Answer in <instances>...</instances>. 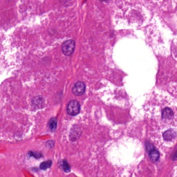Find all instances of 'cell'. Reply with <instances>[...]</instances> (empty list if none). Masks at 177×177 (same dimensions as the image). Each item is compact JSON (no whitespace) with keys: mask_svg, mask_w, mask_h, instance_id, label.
Returning a JSON list of instances; mask_svg holds the SVG:
<instances>
[{"mask_svg":"<svg viewBox=\"0 0 177 177\" xmlns=\"http://www.w3.org/2000/svg\"><path fill=\"white\" fill-rule=\"evenodd\" d=\"M100 1H102V2H104V1H106L107 0H100Z\"/></svg>","mask_w":177,"mask_h":177,"instance_id":"4fadbf2b","label":"cell"},{"mask_svg":"<svg viewBox=\"0 0 177 177\" xmlns=\"http://www.w3.org/2000/svg\"><path fill=\"white\" fill-rule=\"evenodd\" d=\"M173 111L168 108L164 109L162 112V118L165 120H169L173 118Z\"/></svg>","mask_w":177,"mask_h":177,"instance_id":"5b68a950","label":"cell"},{"mask_svg":"<svg viewBox=\"0 0 177 177\" xmlns=\"http://www.w3.org/2000/svg\"><path fill=\"white\" fill-rule=\"evenodd\" d=\"M29 155H30V156H34V157H35V158H37V159H38V158H39V157H41V154H40V153H34V152H30L29 153Z\"/></svg>","mask_w":177,"mask_h":177,"instance_id":"8fae6325","label":"cell"},{"mask_svg":"<svg viewBox=\"0 0 177 177\" xmlns=\"http://www.w3.org/2000/svg\"><path fill=\"white\" fill-rule=\"evenodd\" d=\"M80 106L79 102L76 100H71L67 107V112L69 115L75 116L80 112Z\"/></svg>","mask_w":177,"mask_h":177,"instance_id":"7a4b0ae2","label":"cell"},{"mask_svg":"<svg viewBox=\"0 0 177 177\" xmlns=\"http://www.w3.org/2000/svg\"><path fill=\"white\" fill-rule=\"evenodd\" d=\"M75 49V41L72 40H67L62 45V52L66 56H70L73 54Z\"/></svg>","mask_w":177,"mask_h":177,"instance_id":"6da1fadb","label":"cell"},{"mask_svg":"<svg viewBox=\"0 0 177 177\" xmlns=\"http://www.w3.org/2000/svg\"><path fill=\"white\" fill-rule=\"evenodd\" d=\"M49 126L50 129L52 132H55L56 130L57 126V120L55 118H52L50 119L49 122Z\"/></svg>","mask_w":177,"mask_h":177,"instance_id":"52a82bcc","label":"cell"},{"mask_svg":"<svg viewBox=\"0 0 177 177\" xmlns=\"http://www.w3.org/2000/svg\"><path fill=\"white\" fill-rule=\"evenodd\" d=\"M177 136L176 132L173 130H167L163 134V137L165 140L167 141H169L175 138Z\"/></svg>","mask_w":177,"mask_h":177,"instance_id":"277c9868","label":"cell"},{"mask_svg":"<svg viewBox=\"0 0 177 177\" xmlns=\"http://www.w3.org/2000/svg\"><path fill=\"white\" fill-rule=\"evenodd\" d=\"M149 154L150 155L151 159L154 162L157 161L159 159V156H160L159 151H157V150H155V149L152 150V151H151L149 153Z\"/></svg>","mask_w":177,"mask_h":177,"instance_id":"8992f818","label":"cell"},{"mask_svg":"<svg viewBox=\"0 0 177 177\" xmlns=\"http://www.w3.org/2000/svg\"><path fill=\"white\" fill-rule=\"evenodd\" d=\"M145 148H146V151L148 153H149L151 151H152V150L155 149L154 145H153L152 143L148 142L145 143Z\"/></svg>","mask_w":177,"mask_h":177,"instance_id":"9c48e42d","label":"cell"},{"mask_svg":"<svg viewBox=\"0 0 177 177\" xmlns=\"http://www.w3.org/2000/svg\"><path fill=\"white\" fill-rule=\"evenodd\" d=\"M86 90V86L84 83L82 82L76 83L73 86L72 91L74 94L76 96H81L84 93Z\"/></svg>","mask_w":177,"mask_h":177,"instance_id":"3957f363","label":"cell"},{"mask_svg":"<svg viewBox=\"0 0 177 177\" xmlns=\"http://www.w3.org/2000/svg\"><path fill=\"white\" fill-rule=\"evenodd\" d=\"M63 168L65 172L68 173L70 170V167L68 163L66 161H63Z\"/></svg>","mask_w":177,"mask_h":177,"instance_id":"30bf717a","label":"cell"},{"mask_svg":"<svg viewBox=\"0 0 177 177\" xmlns=\"http://www.w3.org/2000/svg\"><path fill=\"white\" fill-rule=\"evenodd\" d=\"M52 165V161L49 160L47 161H44L41 163L40 165V168L42 170H46L48 168H50Z\"/></svg>","mask_w":177,"mask_h":177,"instance_id":"ba28073f","label":"cell"},{"mask_svg":"<svg viewBox=\"0 0 177 177\" xmlns=\"http://www.w3.org/2000/svg\"><path fill=\"white\" fill-rule=\"evenodd\" d=\"M54 146V141H49L47 143V147L49 148H51Z\"/></svg>","mask_w":177,"mask_h":177,"instance_id":"7c38bea8","label":"cell"}]
</instances>
